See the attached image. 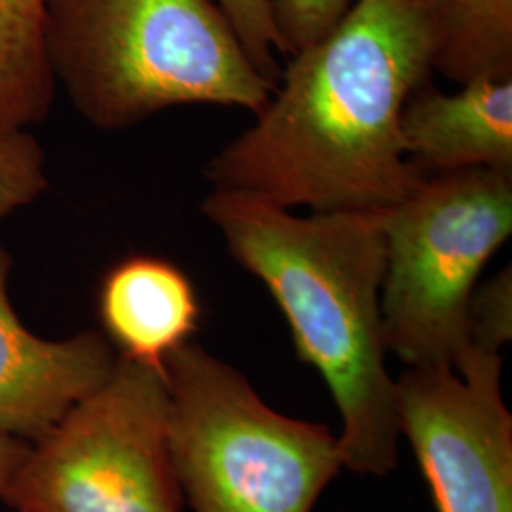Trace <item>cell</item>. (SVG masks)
Here are the masks:
<instances>
[{
	"label": "cell",
	"instance_id": "cell-17",
	"mask_svg": "<svg viewBox=\"0 0 512 512\" xmlns=\"http://www.w3.org/2000/svg\"><path fill=\"white\" fill-rule=\"evenodd\" d=\"M14 512H23V511H14Z\"/></svg>",
	"mask_w": 512,
	"mask_h": 512
},
{
	"label": "cell",
	"instance_id": "cell-7",
	"mask_svg": "<svg viewBox=\"0 0 512 512\" xmlns=\"http://www.w3.org/2000/svg\"><path fill=\"white\" fill-rule=\"evenodd\" d=\"M501 378V353L467 346L454 366H408L395 380L401 437L437 512H512V416Z\"/></svg>",
	"mask_w": 512,
	"mask_h": 512
},
{
	"label": "cell",
	"instance_id": "cell-11",
	"mask_svg": "<svg viewBox=\"0 0 512 512\" xmlns=\"http://www.w3.org/2000/svg\"><path fill=\"white\" fill-rule=\"evenodd\" d=\"M431 38L433 71L456 84L512 78V0H410Z\"/></svg>",
	"mask_w": 512,
	"mask_h": 512
},
{
	"label": "cell",
	"instance_id": "cell-16",
	"mask_svg": "<svg viewBox=\"0 0 512 512\" xmlns=\"http://www.w3.org/2000/svg\"><path fill=\"white\" fill-rule=\"evenodd\" d=\"M29 446L31 444L0 431V497L4 494L10 478L16 473L19 463L27 456Z\"/></svg>",
	"mask_w": 512,
	"mask_h": 512
},
{
	"label": "cell",
	"instance_id": "cell-9",
	"mask_svg": "<svg viewBox=\"0 0 512 512\" xmlns=\"http://www.w3.org/2000/svg\"><path fill=\"white\" fill-rule=\"evenodd\" d=\"M442 93L423 84L401 114L408 164L420 175L463 169L512 173V78H476Z\"/></svg>",
	"mask_w": 512,
	"mask_h": 512
},
{
	"label": "cell",
	"instance_id": "cell-3",
	"mask_svg": "<svg viewBox=\"0 0 512 512\" xmlns=\"http://www.w3.org/2000/svg\"><path fill=\"white\" fill-rule=\"evenodd\" d=\"M44 42L55 84L105 131L181 105L258 114L275 90L215 0H46Z\"/></svg>",
	"mask_w": 512,
	"mask_h": 512
},
{
	"label": "cell",
	"instance_id": "cell-1",
	"mask_svg": "<svg viewBox=\"0 0 512 512\" xmlns=\"http://www.w3.org/2000/svg\"><path fill=\"white\" fill-rule=\"evenodd\" d=\"M433 73L410 0H357L294 52L255 124L209 160L205 177L285 209H391L423 177L404 156L401 114Z\"/></svg>",
	"mask_w": 512,
	"mask_h": 512
},
{
	"label": "cell",
	"instance_id": "cell-8",
	"mask_svg": "<svg viewBox=\"0 0 512 512\" xmlns=\"http://www.w3.org/2000/svg\"><path fill=\"white\" fill-rule=\"evenodd\" d=\"M12 256L0 245V431L33 444L109 380L118 353L103 332L38 338L8 298Z\"/></svg>",
	"mask_w": 512,
	"mask_h": 512
},
{
	"label": "cell",
	"instance_id": "cell-15",
	"mask_svg": "<svg viewBox=\"0 0 512 512\" xmlns=\"http://www.w3.org/2000/svg\"><path fill=\"white\" fill-rule=\"evenodd\" d=\"M287 55L325 37L351 8V0H270Z\"/></svg>",
	"mask_w": 512,
	"mask_h": 512
},
{
	"label": "cell",
	"instance_id": "cell-5",
	"mask_svg": "<svg viewBox=\"0 0 512 512\" xmlns=\"http://www.w3.org/2000/svg\"><path fill=\"white\" fill-rule=\"evenodd\" d=\"M511 234V171L425 175L403 202L387 209V353L408 366L456 365L469 346V298Z\"/></svg>",
	"mask_w": 512,
	"mask_h": 512
},
{
	"label": "cell",
	"instance_id": "cell-4",
	"mask_svg": "<svg viewBox=\"0 0 512 512\" xmlns=\"http://www.w3.org/2000/svg\"><path fill=\"white\" fill-rule=\"evenodd\" d=\"M169 444L194 512H311L344 458L327 425L289 418L188 342L165 361Z\"/></svg>",
	"mask_w": 512,
	"mask_h": 512
},
{
	"label": "cell",
	"instance_id": "cell-6",
	"mask_svg": "<svg viewBox=\"0 0 512 512\" xmlns=\"http://www.w3.org/2000/svg\"><path fill=\"white\" fill-rule=\"evenodd\" d=\"M23 512H183L165 372L126 357L29 446L0 497Z\"/></svg>",
	"mask_w": 512,
	"mask_h": 512
},
{
	"label": "cell",
	"instance_id": "cell-13",
	"mask_svg": "<svg viewBox=\"0 0 512 512\" xmlns=\"http://www.w3.org/2000/svg\"><path fill=\"white\" fill-rule=\"evenodd\" d=\"M469 346L501 353L512 340V268L476 283L467 306Z\"/></svg>",
	"mask_w": 512,
	"mask_h": 512
},
{
	"label": "cell",
	"instance_id": "cell-10",
	"mask_svg": "<svg viewBox=\"0 0 512 512\" xmlns=\"http://www.w3.org/2000/svg\"><path fill=\"white\" fill-rule=\"evenodd\" d=\"M97 313L120 357L165 372L167 357L200 327L202 306L192 279L177 264L131 255L103 275Z\"/></svg>",
	"mask_w": 512,
	"mask_h": 512
},
{
	"label": "cell",
	"instance_id": "cell-12",
	"mask_svg": "<svg viewBox=\"0 0 512 512\" xmlns=\"http://www.w3.org/2000/svg\"><path fill=\"white\" fill-rule=\"evenodd\" d=\"M46 186L44 152L31 131L0 139V219L35 202Z\"/></svg>",
	"mask_w": 512,
	"mask_h": 512
},
{
	"label": "cell",
	"instance_id": "cell-2",
	"mask_svg": "<svg viewBox=\"0 0 512 512\" xmlns=\"http://www.w3.org/2000/svg\"><path fill=\"white\" fill-rule=\"evenodd\" d=\"M387 211V209H385ZM385 211H311L213 190L202 213L226 251L283 313L296 357L329 387L344 467L384 476L399 463L397 382L387 370Z\"/></svg>",
	"mask_w": 512,
	"mask_h": 512
},
{
	"label": "cell",
	"instance_id": "cell-14",
	"mask_svg": "<svg viewBox=\"0 0 512 512\" xmlns=\"http://www.w3.org/2000/svg\"><path fill=\"white\" fill-rule=\"evenodd\" d=\"M232 23L234 31L258 73L277 86L279 65L275 52L287 55V46L275 27L270 0H215Z\"/></svg>",
	"mask_w": 512,
	"mask_h": 512
}]
</instances>
